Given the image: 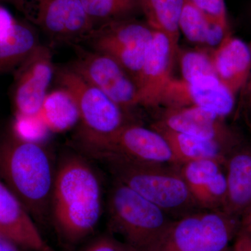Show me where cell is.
<instances>
[{"label": "cell", "mask_w": 251, "mask_h": 251, "mask_svg": "<svg viewBox=\"0 0 251 251\" xmlns=\"http://www.w3.org/2000/svg\"><path fill=\"white\" fill-rule=\"evenodd\" d=\"M102 203L101 183L89 162L76 153L63 156L55 172L50 209L61 240L75 246L93 233Z\"/></svg>", "instance_id": "1"}, {"label": "cell", "mask_w": 251, "mask_h": 251, "mask_svg": "<svg viewBox=\"0 0 251 251\" xmlns=\"http://www.w3.org/2000/svg\"><path fill=\"white\" fill-rule=\"evenodd\" d=\"M55 172L39 142L15 133L0 141V176L34 221L44 222L49 215Z\"/></svg>", "instance_id": "2"}, {"label": "cell", "mask_w": 251, "mask_h": 251, "mask_svg": "<svg viewBox=\"0 0 251 251\" xmlns=\"http://www.w3.org/2000/svg\"><path fill=\"white\" fill-rule=\"evenodd\" d=\"M105 163L115 179L156 204L174 219L200 209L179 172V167L143 164L108 158Z\"/></svg>", "instance_id": "3"}, {"label": "cell", "mask_w": 251, "mask_h": 251, "mask_svg": "<svg viewBox=\"0 0 251 251\" xmlns=\"http://www.w3.org/2000/svg\"><path fill=\"white\" fill-rule=\"evenodd\" d=\"M242 228V220L222 210L198 209L173 220L142 251H227Z\"/></svg>", "instance_id": "4"}, {"label": "cell", "mask_w": 251, "mask_h": 251, "mask_svg": "<svg viewBox=\"0 0 251 251\" xmlns=\"http://www.w3.org/2000/svg\"><path fill=\"white\" fill-rule=\"evenodd\" d=\"M76 143L87 156L100 161L117 158L143 164L180 166L161 133L136 124H126L105 136L78 133Z\"/></svg>", "instance_id": "5"}, {"label": "cell", "mask_w": 251, "mask_h": 251, "mask_svg": "<svg viewBox=\"0 0 251 251\" xmlns=\"http://www.w3.org/2000/svg\"><path fill=\"white\" fill-rule=\"evenodd\" d=\"M109 226L135 251L145 250L173 221L156 204L115 179L108 196Z\"/></svg>", "instance_id": "6"}, {"label": "cell", "mask_w": 251, "mask_h": 251, "mask_svg": "<svg viewBox=\"0 0 251 251\" xmlns=\"http://www.w3.org/2000/svg\"><path fill=\"white\" fill-rule=\"evenodd\" d=\"M55 75L61 88L69 92L76 103L81 122L79 133L105 136L129 123L120 106L72 67L61 68Z\"/></svg>", "instance_id": "7"}, {"label": "cell", "mask_w": 251, "mask_h": 251, "mask_svg": "<svg viewBox=\"0 0 251 251\" xmlns=\"http://www.w3.org/2000/svg\"><path fill=\"white\" fill-rule=\"evenodd\" d=\"M153 33L146 22L129 18L97 26L87 40L92 50L115 59L135 81Z\"/></svg>", "instance_id": "8"}, {"label": "cell", "mask_w": 251, "mask_h": 251, "mask_svg": "<svg viewBox=\"0 0 251 251\" xmlns=\"http://www.w3.org/2000/svg\"><path fill=\"white\" fill-rule=\"evenodd\" d=\"M71 67L128 113L139 106L138 89L133 77L117 61L97 51L77 49Z\"/></svg>", "instance_id": "9"}, {"label": "cell", "mask_w": 251, "mask_h": 251, "mask_svg": "<svg viewBox=\"0 0 251 251\" xmlns=\"http://www.w3.org/2000/svg\"><path fill=\"white\" fill-rule=\"evenodd\" d=\"M158 105L166 108L199 107L226 119L235 110L236 96L216 75L191 80L173 77L162 92Z\"/></svg>", "instance_id": "10"}, {"label": "cell", "mask_w": 251, "mask_h": 251, "mask_svg": "<svg viewBox=\"0 0 251 251\" xmlns=\"http://www.w3.org/2000/svg\"><path fill=\"white\" fill-rule=\"evenodd\" d=\"M54 74L50 50L41 45L16 71L13 100L16 119H37Z\"/></svg>", "instance_id": "11"}, {"label": "cell", "mask_w": 251, "mask_h": 251, "mask_svg": "<svg viewBox=\"0 0 251 251\" xmlns=\"http://www.w3.org/2000/svg\"><path fill=\"white\" fill-rule=\"evenodd\" d=\"M153 126L216 142L229 151L243 139L226 119L199 107L166 108Z\"/></svg>", "instance_id": "12"}, {"label": "cell", "mask_w": 251, "mask_h": 251, "mask_svg": "<svg viewBox=\"0 0 251 251\" xmlns=\"http://www.w3.org/2000/svg\"><path fill=\"white\" fill-rule=\"evenodd\" d=\"M176 56L166 36L154 31L143 67L135 81L139 105L158 106L162 92L173 77Z\"/></svg>", "instance_id": "13"}, {"label": "cell", "mask_w": 251, "mask_h": 251, "mask_svg": "<svg viewBox=\"0 0 251 251\" xmlns=\"http://www.w3.org/2000/svg\"><path fill=\"white\" fill-rule=\"evenodd\" d=\"M39 23L50 37L63 42L87 39L95 28L80 0H49L41 10Z\"/></svg>", "instance_id": "14"}, {"label": "cell", "mask_w": 251, "mask_h": 251, "mask_svg": "<svg viewBox=\"0 0 251 251\" xmlns=\"http://www.w3.org/2000/svg\"><path fill=\"white\" fill-rule=\"evenodd\" d=\"M0 229L6 239L25 250L54 251L43 237L27 209L1 181Z\"/></svg>", "instance_id": "15"}, {"label": "cell", "mask_w": 251, "mask_h": 251, "mask_svg": "<svg viewBox=\"0 0 251 251\" xmlns=\"http://www.w3.org/2000/svg\"><path fill=\"white\" fill-rule=\"evenodd\" d=\"M227 191L222 211L242 220L251 211V143L243 138L226 156Z\"/></svg>", "instance_id": "16"}, {"label": "cell", "mask_w": 251, "mask_h": 251, "mask_svg": "<svg viewBox=\"0 0 251 251\" xmlns=\"http://www.w3.org/2000/svg\"><path fill=\"white\" fill-rule=\"evenodd\" d=\"M209 55L216 76L237 97L251 78L249 46L229 31Z\"/></svg>", "instance_id": "17"}, {"label": "cell", "mask_w": 251, "mask_h": 251, "mask_svg": "<svg viewBox=\"0 0 251 251\" xmlns=\"http://www.w3.org/2000/svg\"><path fill=\"white\" fill-rule=\"evenodd\" d=\"M186 0H139L147 24L169 41L176 55L179 50V21Z\"/></svg>", "instance_id": "18"}, {"label": "cell", "mask_w": 251, "mask_h": 251, "mask_svg": "<svg viewBox=\"0 0 251 251\" xmlns=\"http://www.w3.org/2000/svg\"><path fill=\"white\" fill-rule=\"evenodd\" d=\"M41 45L32 27L15 23L9 32L0 39V75L16 72Z\"/></svg>", "instance_id": "19"}, {"label": "cell", "mask_w": 251, "mask_h": 251, "mask_svg": "<svg viewBox=\"0 0 251 251\" xmlns=\"http://www.w3.org/2000/svg\"><path fill=\"white\" fill-rule=\"evenodd\" d=\"M169 143L179 166L196 160L214 158L225 161L229 150L216 142L178 133L163 127L152 126Z\"/></svg>", "instance_id": "20"}, {"label": "cell", "mask_w": 251, "mask_h": 251, "mask_svg": "<svg viewBox=\"0 0 251 251\" xmlns=\"http://www.w3.org/2000/svg\"><path fill=\"white\" fill-rule=\"evenodd\" d=\"M37 120L46 130L60 133L80 122V113L72 96L60 87L48 94Z\"/></svg>", "instance_id": "21"}, {"label": "cell", "mask_w": 251, "mask_h": 251, "mask_svg": "<svg viewBox=\"0 0 251 251\" xmlns=\"http://www.w3.org/2000/svg\"><path fill=\"white\" fill-rule=\"evenodd\" d=\"M180 32L195 44L214 49L230 29L216 24L202 11L185 3L179 21Z\"/></svg>", "instance_id": "22"}, {"label": "cell", "mask_w": 251, "mask_h": 251, "mask_svg": "<svg viewBox=\"0 0 251 251\" xmlns=\"http://www.w3.org/2000/svg\"><path fill=\"white\" fill-rule=\"evenodd\" d=\"M94 25L132 18L140 11L139 0H80Z\"/></svg>", "instance_id": "23"}, {"label": "cell", "mask_w": 251, "mask_h": 251, "mask_svg": "<svg viewBox=\"0 0 251 251\" xmlns=\"http://www.w3.org/2000/svg\"><path fill=\"white\" fill-rule=\"evenodd\" d=\"M225 161L214 158L196 160L179 166V172L193 196L215 175L224 170Z\"/></svg>", "instance_id": "24"}, {"label": "cell", "mask_w": 251, "mask_h": 251, "mask_svg": "<svg viewBox=\"0 0 251 251\" xmlns=\"http://www.w3.org/2000/svg\"><path fill=\"white\" fill-rule=\"evenodd\" d=\"M226 171L223 170L193 195L200 209L222 210L227 196Z\"/></svg>", "instance_id": "25"}, {"label": "cell", "mask_w": 251, "mask_h": 251, "mask_svg": "<svg viewBox=\"0 0 251 251\" xmlns=\"http://www.w3.org/2000/svg\"><path fill=\"white\" fill-rule=\"evenodd\" d=\"M181 77L185 80L209 75H216L209 51L188 50L179 53Z\"/></svg>", "instance_id": "26"}, {"label": "cell", "mask_w": 251, "mask_h": 251, "mask_svg": "<svg viewBox=\"0 0 251 251\" xmlns=\"http://www.w3.org/2000/svg\"><path fill=\"white\" fill-rule=\"evenodd\" d=\"M216 24L229 29L228 17L225 0H186Z\"/></svg>", "instance_id": "27"}, {"label": "cell", "mask_w": 251, "mask_h": 251, "mask_svg": "<svg viewBox=\"0 0 251 251\" xmlns=\"http://www.w3.org/2000/svg\"><path fill=\"white\" fill-rule=\"evenodd\" d=\"M80 251H135L125 242L110 235H100L92 239Z\"/></svg>", "instance_id": "28"}, {"label": "cell", "mask_w": 251, "mask_h": 251, "mask_svg": "<svg viewBox=\"0 0 251 251\" xmlns=\"http://www.w3.org/2000/svg\"><path fill=\"white\" fill-rule=\"evenodd\" d=\"M241 93L242 95L239 109L242 112L246 125L251 132V77L241 91Z\"/></svg>", "instance_id": "29"}, {"label": "cell", "mask_w": 251, "mask_h": 251, "mask_svg": "<svg viewBox=\"0 0 251 251\" xmlns=\"http://www.w3.org/2000/svg\"><path fill=\"white\" fill-rule=\"evenodd\" d=\"M14 21L7 10L0 6V39L4 38L14 25Z\"/></svg>", "instance_id": "30"}, {"label": "cell", "mask_w": 251, "mask_h": 251, "mask_svg": "<svg viewBox=\"0 0 251 251\" xmlns=\"http://www.w3.org/2000/svg\"><path fill=\"white\" fill-rule=\"evenodd\" d=\"M233 251H251V234L241 228L232 247Z\"/></svg>", "instance_id": "31"}, {"label": "cell", "mask_w": 251, "mask_h": 251, "mask_svg": "<svg viewBox=\"0 0 251 251\" xmlns=\"http://www.w3.org/2000/svg\"><path fill=\"white\" fill-rule=\"evenodd\" d=\"M0 251H25V249L9 239L0 238Z\"/></svg>", "instance_id": "32"}, {"label": "cell", "mask_w": 251, "mask_h": 251, "mask_svg": "<svg viewBox=\"0 0 251 251\" xmlns=\"http://www.w3.org/2000/svg\"><path fill=\"white\" fill-rule=\"evenodd\" d=\"M242 229L251 234V211L242 220Z\"/></svg>", "instance_id": "33"}, {"label": "cell", "mask_w": 251, "mask_h": 251, "mask_svg": "<svg viewBox=\"0 0 251 251\" xmlns=\"http://www.w3.org/2000/svg\"><path fill=\"white\" fill-rule=\"evenodd\" d=\"M0 1H7V2L11 3L19 9H23V6H24L23 0H0Z\"/></svg>", "instance_id": "34"}, {"label": "cell", "mask_w": 251, "mask_h": 251, "mask_svg": "<svg viewBox=\"0 0 251 251\" xmlns=\"http://www.w3.org/2000/svg\"><path fill=\"white\" fill-rule=\"evenodd\" d=\"M0 238H4V239H6V238H5L4 237V235H3V234H2V232H1V229H0Z\"/></svg>", "instance_id": "35"}, {"label": "cell", "mask_w": 251, "mask_h": 251, "mask_svg": "<svg viewBox=\"0 0 251 251\" xmlns=\"http://www.w3.org/2000/svg\"><path fill=\"white\" fill-rule=\"evenodd\" d=\"M249 48H250V50H251V43H250V44H249Z\"/></svg>", "instance_id": "36"}, {"label": "cell", "mask_w": 251, "mask_h": 251, "mask_svg": "<svg viewBox=\"0 0 251 251\" xmlns=\"http://www.w3.org/2000/svg\"><path fill=\"white\" fill-rule=\"evenodd\" d=\"M227 251H232V248H230V249H229V250H227Z\"/></svg>", "instance_id": "37"}]
</instances>
